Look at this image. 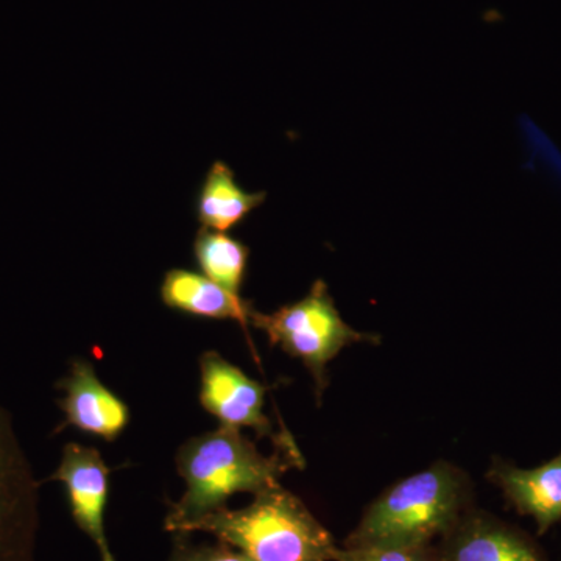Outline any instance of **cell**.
Segmentation results:
<instances>
[{
  "mask_svg": "<svg viewBox=\"0 0 561 561\" xmlns=\"http://www.w3.org/2000/svg\"><path fill=\"white\" fill-rule=\"evenodd\" d=\"M60 389L61 427H76L105 442L117 440L127 430L130 409L101 381L90 360H73Z\"/></svg>",
  "mask_w": 561,
  "mask_h": 561,
  "instance_id": "ba28073f",
  "label": "cell"
},
{
  "mask_svg": "<svg viewBox=\"0 0 561 561\" xmlns=\"http://www.w3.org/2000/svg\"><path fill=\"white\" fill-rule=\"evenodd\" d=\"M265 198V192L243 190L230 165L216 161L198 190L195 216L205 230L227 232L239 227Z\"/></svg>",
  "mask_w": 561,
  "mask_h": 561,
  "instance_id": "7c38bea8",
  "label": "cell"
},
{
  "mask_svg": "<svg viewBox=\"0 0 561 561\" xmlns=\"http://www.w3.org/2000/svg\"><path fill=\"white\" fill-rule=\"evenodd\" d=\"M276 451L264 456L242 431L220 426L184 443L176 453V470L186 483L179 502L165 516V530L190 535L209 513L227 507L236 493H253L279 485V478L305 465L289 432L276 435Z\"/></svg>",
  "mask_w": 561,
  "mask_h": 561,
  "instance_id": "6da1fadb",
  "label": "cell"
},
{
  "mask_svg": "<svg viewBox=\"0 0 561 561\" xmlns=\"http://www.w3.org/2000/svg\"><path fill=\"white\" fill-rule=\"evenodd\" d=\"M227 542L250 561H334L339 546L300 497L280 485L247 507H221L191 527Z\"/></svg>",
  "mask_w": 561,
  "mask_h": 561,
  "instance_id": "3957f363",
  "label": "cell"
},
{
  "mask_svg": "<svg viewBox=\"0 0 561 561\" xmlns=\"http://www.w3.org/2000/svg\"><path fill=\"white\" fill-rule=\"evenodd\" d=\"M334 561H440L431 546H368L337 548Z\"/></svg>",
  "mask_w": 561,
  "mask_h": 561,
  "instance_id": "5bb4252c",
  "label": "cell"
},
{
  "mask_svg": "<svg viewBox=\"0 0 561 561\" xmlns=\"http://www.w3.org/2000/svg\"><path fill=\"white\" fill-rule=\"evenodd\" d=\"M491 478L523 515L531 516L540 534L561 519V454L534 470L497 463Z\"/></svg>",
  "mask_w": 561,
  "mask_h": 561,
  "instance_id": "8fae6325",
  "label": "cell"
},
{
  "mask_svg": "<svg viewBox=\"0 0 561 561\" xmlns=\"http://www.w3.org/2000/svg\"><path fill=\"white\" fill-rule=\"evenodd\" d=\"M169 561H250L238 549L219 541V545H194L187 535H175Z\"/></svg>",
  "mask_w": 561,
  "mask_h": 561,
  "instance_id": "9a60e30c",
  "label": "cell"
},
{
  "mask_svg": "<svg viewBox=\"0 0 561 561\" xmlns=\"http://www.w3.org/2000/svg\"><path fill=\"white\" fill-rule=\"evenodd\" d=\"M111 470L101 453L80 443H68L50 481L65 483L73 522L98 548L101 561H117L105 534Z\"/></svg>",
  "mask_w": 561,
  "mask_h": 561,
  "instance_id": "52a82bcc",
  "label": "cell"
},
{
  "mask_svg": "<svg viewBox=\"0 0 561 561\" xmlns=\"http://www.w3.org/2000/svg\"><path fill=\"white\" fill-rule=\"evenodd\" d=\"M251 327L267 335L272 346L300 359L316 383L317 401L327 390V367L345 346L359 342H378L376 335L351 328L335 308L327 283L317 279L301 300L271 313L254 309Z\"/></svg>",
  "mask_w": 561,
  "mask_h": 561,
  "instance_id": "277c9868",
  "label": "cell"
},
{
  "mask_svg": "<svg viewBox=\"0 0 561 561\" xmlns=\"http://www.w3.org/2000/svg\"><path fill=\"white\" fill-rule=\"evenodd\" d=\"M38 502L35 472L0 405V561H33Z\"/></svg>",
  "mask_w": 561,
  "mask_h": 561,
  "instance_id": "5b68a950",
  "label": "cell"
},
{
  "mask_svg": "<svg viewBox=\"0 0 561 561\" xmlns=\"http://www.w3.org/2000/svg\"><path fill=\"white\" fill-rule=\"evenodd\" d=\"M161 300L172 311L210 320H234L249 327L254 308L241 295L232 294L203 273L187 268L165 272L160 287Z\"/></svg>",
  "mask_w": 561,
  "mask_h": 561,
  "instance_id": "9c48e42d",
  "label": "cell"
},
{
  "mask_svg": "<svg viewBox=\"0 0 561 561\" xmlns=\"http://www.w3.org/2000/svg\"><path fill=\"white\" fill-rule=\"evenodd\" d=\"M201 386L203 409L219 420L220 426L253 430L260 438L276 437L264 413V383L249 378L216 351H206L201 357Z\"/></svg>",
  "mask_w": 561,
  "mask_h": 561,
  "instance_id": "8992f818",
  "label": "cell"
},
{
  "mask_svg": "<svg viewBox=\"0 0 561 561\" xmlns=\"http://www.w3.org/2000/svg\"><path fill=\"white\" fill-rule=\"evenodd\" d=\"M467 501L465 476L454 465L437 461L383 491L343 546H431L463 518Z\"/></svg>",
  "mask_w": 561,
  "mask_h": 561,
  "instance_id": "7a4b0ae2",
  "label": "cell"
},
{
  "mask_svg": "<svg viewBox=\"0 0 561 561\" xmlns=\"http://www.w3.org/2000/svg\"><path fill=\"white\" fill-rule=\"evenodd\" d=\"M192 253L203 275L232 294L241 295L250 261L245 243L227 232L202 228L192 243Z\"/></svg>",
  "mask_w": 561,
  "mask_h": 561,
  "instance_id": "4fadbf2b",
  "label": "cell"
},
{
  "mask_svg": "<svg viewBox=\"0 0 561 561\" xmlns=\"http://www.w3.org/2000/svg\"><path fill=\"white\" fill-rule=\"evenodd\" d=\"M440 561H542L529 542L489 516L465 515L443 537Z\"/></svg>",
  "mask_w": 561,
  "mask_h": 561,
  "instance_id": "30bf717a",
  "label": "cell"
}]
</instances>
